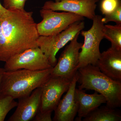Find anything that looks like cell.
<instances>
[{
	"mask_svg": "<svg viewBox=\"0 0 121 121\" xmlns=\"http://www.w3.org/2000/svg\"><path fill=\"white\" fill-rule=\"evenodd\" d=\"M121 4V0H102L100 10L104 15L112 12Z\"/></svg>",
	"mask_w": 121,
	"mask_h": 121,
	"instance_id": "ac0fdd59",
	"label": "cell"
},
{
	"mask_svg": "<svg viewBox=\"0 0 121 121\" xmlns=\"http://www.w3.org/2000/svg\"><path fill=\"white\" fill-rule=\"evenodd\" d=\"M99 0H60L46 1L42 8L71 13L93 20Z\"/></svg>",
	"mask_w": 121,
	"mask_h": 121,
	"instance_id": "30bf717a",
	"label": "cell"
},
{
	"mask_svg": "<svg viewBox=\"0 0 121 121\" xmlns=\"http://www.w3.org/2000/svg\"><path fill=\"white\" fill-rule=\"evenodd\" d=\"M12 97L2 95L0 98V121H4L9 112L17 106V102Z\"/></svg>",
	"mask_w": 121,
	"mask_h": 121,
	"instance_id": "e0dca14e",
	"label": "cell"
},
{
	"mask_svg": "<svg viewBox=\"0 0 121 121\" xmlns=\"http://www.w3.org/2000/svg\"><path fill=\"white\" fill-rule=\"evenodd\" d=\"M55 2H58V1H60V0H54Z\"/></svg>",
	"mask_w": 121,
	"mask_h": 121,
	"instance_id": "cb8c5ba5",
	"label": "cell"
},
{
	"mask_svg": "<svg viewBox=\"0 0 121 121\" xmlns=\"http://www.w3.org/2000/svg\"><path fill=\"white\" fill-rule=\"evenodd\" d=\"M102 21L104 24L110 22H115L116 24H121V4L115 11L102 17Z\"/></svg>",
	"mask_w": 121,
	"mask_h": 121,
	"instance_id": "d6986e66",
	"label": "cell"
},
{
	"mask_svg": "<svg viewBox=\"0 0 121 121\" xmlns=\"http://www.w3.org/2000/svg\"><path fill=\"white\" fill-rule=\"evenodd\" d=\"M52 113L48 112H41L39 110L37 112L33 121H52Z\"/></svg>",
	"mask_w": 121,
	"mask_h": 121,
	"instance_id": "44dd1931",
	"label": "cell"
},
{
	"mask_svg": "<svg viewBox=\"0 0 121 121\" xmlns=\"http://www.w3.org/2000/svg\"><path fill=\"white\" fill-rule=\"evenodd\" d=\"M72 80L62 77L51 76L41 87L39 110L41 112H51L55 110L62 95L69 89Z\"/></svg>",
	"mask_w": 121,
	"mask_h": 121,
	"instance_id": "9c48e42d",
	"label": "cell"
},
{
	"mask_svg": "<svg viewBox=\"0 0 121 121\" xmlns=\"http://www.w3.org/2000/svg\"><path fill=\"white\" fill-rule=\"evenodd\" d=\"M102 16L95 15L91 27L87 31L82 30L80 33L84 37V43L79 53L78 70L87 65H96L100 56L99 45L104 39L103 28L104 24Z\"/></svg>",
	"mask_w": 121,
	"mask_h": 121,
	"instance_id": "277c9868",
	"label": "cell"
},
{
	"mask_svg": "<svg viewBox=\"0 0 121 121\" xmlns=\"http://www.w3.org/2000/svg\"><path fill=\"white\" fill-rule=\"evenodd\" d=\"M41 87L32 91L30 95L19 99L17 108L9 121H29L33 120L39 110L41 103Z\"/></svg>",
	"mask_w": 121,
	"mask_h": 121,
	"instance_id": "7c38bea8",
	"label": "cell"
},
{
	"mask_svg": "<svg viewBox=\"0 0 121 121\" xmlns=\"http://www.w3.org/2000/svg\"><path fill=\"white\" fill-rule=\"evenodd\" d=\"M40 13L43 20L37 24V32L39 36L56 35L75 22L84 20L82 17L67 12H58L42 8Z\"/></svg>",
	"mask_w": 121,
	"mask_h": 121,
	"instance_id": "8992f818",
	"label": "cell"
},
{
	"mask_svg": "<svg viewBox=\"0 0 121 121\" xmlns=\"http://www.w3.org/2000/svg\"><path fill=\"white\" fill-rule=\"evenodd\" d=\"M3 5L8 10L17 9H24L25 5L27 0H2Z\"/></svg>",
	"mask_w": 121,
	"mask_h": 121,
	"instance_id": "ffe728a7",
	"label": "cell"
},
{
	"mask_svg": "<svg viewBox=\"0 0 121 121\" xmlns=\"http://www.w3.org/2000/svg\"><path fill=\"white\" fill-rule=\"evenodd\" d=\"M84 28V21H78L56 35L39 36L37 41V46L47 56L52 67L57 63L56 56L59 51L80 33Z\"/></svg>",
	"mask_w": 121,
	"mask_h": 121,
	"instance_id": "5b68a950",
	"label": "cell"
},
{
	"mask_svg": "<svg viewBox=\"0 0 121 121\" xmlns=\"http://www.w3.org/2000/svg\"><path fill=\"white\" fill-rule=\"evenodd\" d=\"M75 94L79 104L78 121H82V118L86 117L101 104L106 103L104 96L96 91L92 94H88L83 90L76 88Z\"/></svg>",
	"mask_w": 121,
	"mask_h": 121,
	"instance_id": "5bb4252c",
	"label": "cell"
},
{
	"mask_svg": "<svg viewBox=\"0 0 121 121\" xmlns=\"http://www.w3.org/2000/svg\"><path fill=\"white\" fill-rule=\"evenodd\" d=\"M95 66L105 75L121 82V50L111 46L101 53Z\"/></svg>",
	"mask_w": 121,
	"mask_h": 121,
	"instance_id": "4fadbf2b",
	"label": "cell"
},
{
	"mask_svg": "<svg viewBox=\"0 0 121 121\" xmlns=\"http://www.w3.org/2000/svg\"><path fill=\"white\" fill-rule=\"evenodd\" d=\"M103 35L104 39L110 41L111 46L121 50V24L104 25Z\"/></svg>",
	"mask_w": 121,
	"mask_h": 121,
	"instance_id": "2e32d148",
	"label": "cell"
},
{
	"mask_svg": "<svg viewBox=\"0 0 121 121\" xmlns=\"http://www.w3.org/2000/svg\"><path fill=\"white\" fill-rule=\"evenodd\" d=\"M108 106L97 108L83 119V121H121V112Z\"/></svg>",
	"mask_w": 121,
	"mask_h": 121,
	"instance_id": "9a60e30c",
	"label": "cell"
},
{
	"mask_svg": "<svg viewBox=\"0 0 121 121\" xmlns=\"http://www.w3.org/2000/svg\"><path fill=\"white\" fill-rule=\"evenodd\" d=\"M80 33L76 35L69 44L66 46L56 65L52 68L51 76L72 80L76 74L79 60V50L83 44L78 41Z\"/></svg>",
	"mask_w": 121,
	"mask_h": 121,
	"instance_id": "ba28073f",
	"label": "cell"
},
{
	"mask_svg": "<svg viewBox=\"0 0 121 121\" xmlns=\"http://www.w3.org/2000/svg\"><path fill=\"white\" fill-rule=\"evenodd\" d=\"M5 71V70L4 68H0V98L1 96V84L2 77H3V74H4Z\"/></svg>",
	"mask_w": 121,
	"mask_h": 121,
	"instance_id": "603a6c76",
	"label": "cell"
},
{
	"mask_svg": "<svg viewBox=\"0 0 121 121\" xmlns=\"http://www.w3.org/2000/svg\"><path fill=\"white\" fill-rule=\"evenodd\" d=\"M77 76L80 83L78 89L95 91L105 98L106 105L114 108L121 107V82L112 80L92 65L78 69Z\"/></svg>",
	"mask_w": 121,
	"mask_h": 121,
	"instance_id": "3957f363",
	"label": "cell"
},
{
	"mask_svg": "<svg viewBox=\"0 0 121 121\" xmlns=\"http://www.w3.org/2000/svg\"><path fill=\"white\" fill-rule=\"evenodd\" d=\"M9 13V10L6 9L0 2V21L7 17Z\"/></svg>",
	"mask_w": 121,
	"mask_h": 121,
	"instance_id": "7402d4cb",
	"label": "cell"
},
{
	"mask_svg": "<svg viewBox=\"0 0 121 121\" xmlns=\"http://www.w3.org/2000/svg\"><path fill=\"white\" fill-rule=\"evenodd\" d=\"M52 68L39 71L25 69L5 70L1 82V96L8 95L15 99L30 95L48 80Z\"/></svg>",
	"mask_w": 121,
	"mask_h": 121,
	"instance_id": "7a4b0ae2",
	"label": "cell"
},
{
	"mask_svg": "<svg viewBox=\"0 0 121 121\" xmlns=\"http://www.w3.org/2000/svg\"><path fill=\"white\" fill-rule=\"evenodd\" d=\"M8 16L0 21V61L31 48L37 47L39 36L33 12L25 9L9 10Z\"/></svg>",
	"mask_w": 121,
	"mask_h": 121,
	"instance_id": "6da1fadb",
	"label": "cell"
},
{
	"mask_svg": "<svg viewBox=\"0 0 121 121\" xmlns=\"http://www.w3.org/2000/svg\"><path fill=\"white\" fill-rule=\"evenodd\" d=\"M4 65L6 71L25 69L39 71L53 68L39 47L31 48L12 56Z\"/></svg>",
	"mask_w": 121,
	"mask_h": 121,
	"instance_id": "52a82bcc",
	"label": "cell"
},
{
	"mask_svg": "<svg viewBox=\"0 0 121 121\" xmlns=\"http://www.w3.org/2000/svg\"><path fill=\"white\" fill-rule=\"evenodd\" d=\"M78 82L77 72L72 79L69 89L55 110L53 121H73L78 113L79 104L75 94Z\"/></svg>",
	"mask_w": 121,
	"mask_h": 121,
	"instance_id": "8fae6325",
	"label": "cell"
}]
</instances>
